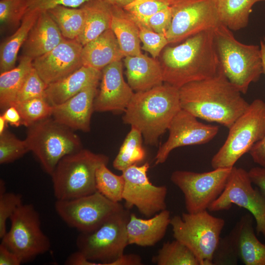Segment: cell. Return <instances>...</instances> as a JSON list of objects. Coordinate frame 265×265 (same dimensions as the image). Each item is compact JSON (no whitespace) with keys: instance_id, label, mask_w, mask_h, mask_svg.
I'll return each instance as SVG.
<instances>
[{"instance_id":"obj_1","label":"cell","mask_w":265,"mask_h":265,"mask_svg":"<svg viewBox=\"0 0 265 265\" xmlns=\"http://www.w3.org/2000/svg\"><path fill=\"white\" fill-rule=\"evenodd\" d=\"M179 90L182 109L228 129L250 104L226 78L221 65L214 76L188 83Z\"/></svg>"},{"instance_id":"obj_2","label":"cell","mask_w":265,"mask_h":265,"mask_svg":"<svg viewBox=\"0 0 265 265\" xmlns=\"http://www.w3.org/2000/svg\"><path fill=\"white\" fill-rule=\"evenodd\" d=\"M160 54L163 82L178 89L214 76L220 67L213 30L200 32L178 45L166 46Z\"/></svg>"},{"instance_id":"obj_3","label":"cell","mask_w":265,"mask_h":265,"mask_svg":"<svg viewBox=\"0 0 265 265\" xmlns=\"http://www.w3.org/2000/svg\"><path fill=\"white\" fill-rule=\"evenodd\" d=\"M181 109L179 89L163 83L135 92L122 118L141 132L146 145H157Z\"/></svg>"},{"instance_id":"obj_4","label":"cell","mask_w":265,"mask_h":265,"mask_svg":"<svg viewBox=\"0 0 265 265\" xmlns=\"http://www.w3.org/2000/svg\"><path fill=\"white\" fill-rule=\"evenodd\" d=\"M231 31L222 23L219 25L213 30L215 45L224 75L245 94L250 84L263 74L261 48L240 42Z\"/></svg>"},{"instance_id":"obj_5","label":"cell","mask_w":265,"mask_h":265,"mask_svg":"<svg viewBox=\"0 0 265 265\" xmlns=\"http://www.w3.org/2000/svg\"><path fill=\"white\" fill-rule=\"evenodd\" d=\"M108 161V156L83 148L64 157L51 175L56 200L75 199L96 191L97 170Z\"/></svg>"},{"instance_id":"obj_6","label":"cell","mask_w":265,"mask_h":265,"mask_svg":"<svg viewBox=\"0 0 265 265\" xmlns=\"http://www.w3.org/2000/svg\"><path fill=\"white\" fill-rule=\"evenodd\" d=\"M25 140L29 151L50 175L61 159L83 148L74 131L51 117L28 127Z\"/></svg>"},{"instance_id":"obj_7","label":"cell","mask_w":265,"mask_h":265,"mask_svg":"<svg viewBox=\"0 0 265 265\" xmlns=\"http://www.w3.org/2000/svg\"><path fill=\"white\" fill-rule=\"evenodd\" d=\"M130 213L122 208L99 227L89 233H80L76 239L78 250L98 265H116L129 245L127 224Z\"/></svg>"},{"instance_id":"obj_8","label":"cell","mask_w":265,"mask_h":265,"mask_svg":"<svg viewBox=\"0 0 265 265\" xmlns=\"http://www.w3.org/2000/svg\"><path fill=\"white\" fill-rule=\"evenodd\" d=\"M265 134V102L254 100L229 129L224 143L211 159L213 169L232 168Z\"/></svg>"},{"instance_id":"obj_9","label":"cell","mask_w":265,"mask_h":265,"mask_svg":"<svg viewBox=\"0 0 265 265\" xmlns=\"http://www.w3.org/2000/svg\"><path fill=\"white\" fill-rule=\"evenodd\" d=\"M173 237L193 253L200 265H213L214 252L225 225L224 219L207 210L183 213L171 218Z\"/></svg>"},{"instance_id":"obj_10","label":"cell","mask_w":265,"mask_h":265,"mask_svg":"<svg viewBox=\"0 0 265 265\" xmlns=\"http://www.w3.org/2000/svg\"><path fill=\"white\" fill-rule=\"evenodd\" d=\"M9 219L11 227L1 238V243L14 252L22 263L50 250V239L42 230L39 214L32 204H22Z\"/></svg>"},{"instance_id":"obj_11","label":"cell","mask_w":265,"mask_h":265,"mask_svg":"<svg viewBox=\"0 0 265 265\" xmlns=\"http://www.w3.org/2000/svg\"><path fill=\"white\" fill-rule=\"evenodd\" d=\"M232 168H218L198 173L176 170L171 174V182L183 192L187 212L207 210L223 191Z\"/></svg>"},{"instance_id":"obj_12","label":"cell","mask_w":265,"mask_h":265,"mask_svg":"<svg viewBox=\"0 0 265 265\" xmlns=\"http://www.w3.org/2000/svg\"><path fill=\"white\" fill-rule=\"evenodd\" d=\"M172 18L165 34L169 44L182 42L221 24L216 0H172Z\"/></svg>"},{"instance_id":"obj_13","label":"cell","mask_w":265,"mask_h":265,"mask_svg":"<svg viewBox=\"0 0 265 265\" xmlns=\"http://www.w3.org/2000/svg\"><path fill=\"white\" fill-rule=\"evenodd\" d=\"M252 184L248 172L234 166L223 191L208 210H228L233 205L247 210L256 222L257 235L265 238V194Z\"/></svg>"},{"instance_id":"obj_14","label":"cell","mask_w":265,"mask_h":265,"mask_svg":"<svg viewBox=\"0 0 265 265\" xmlns=\"http://www.w3.org/2000/svg\"><path fill=\"white\" fill-rule=\"evenodd\" d=\"M98 191L70 200H56L55 211L69 226L80 233H89L99 227L111 215L123 208Z\"/></svg>"},{"instance_id":"obj_15","label":"cell","mask_w":265,"mask_h":265,"mask_svg":"<svg viewBox=\"0 0 265 265\" xmlns=\"http://www.w3.org/2000/svg\"><path fill=\"white\" fill-rule=\"evenodd\" d=\"M149 167V163L145 162L141 166L132 165L122 171L125 207L129 209L136 207L141 214L149 217L166 209L167 193L166 186H156L150 182L147 175Z\"/></svg>"},{"instance_id":"obj_16","label":"cell","mask_w":265,"mask_h":265,"mask_svg":"<svg viewBox=\"0 0 265 265\" xmlns=\"http://www.w3.org/2000/svg\"><path fill=\"white\" fill-rule=\"evenodd\" d=\"M219 129L218 126L203 123L192 114L181 109L170 123L169 136L159 149L155 164L164 163L171 152L177 148L209 142L217 135Z\"/></svg>"},{"instance_id":"obj_17","label":"cell","mask_w":265,"mask_h":265,"mask_svg":"<svg viewBox=\"0 0 265 265\" xmlns=\"http://www.w3.org/2000/svg\"><path fill=\"white\" fill-rule=\"evenodd\" d=\"M83 46L76 39H65L51 51L32 60L33 67L48 85L81 67Z\"/></svg>"},{"instance_id":"obj_18","label":"cell","mask_w":265,"mask_h":265,"mask_svg":"<svg viewBox=\"0 0 265 265\" xmlns=\"http://www.w3.org/2000/svg\"><path fill=\"white\" fill-rule=\"evenodd\" d=\"M134 94L124 79L121 60L112 63L102 70L100 90L94 100V110L124 112Z\"/></svg>"},{"instance_id":"obj_19","label":"cell","mask_w":265,"mask_h":265,"mask_svg":"<svg viewBox=\"0 0 265 265\" xmlns=\"http://www.w3.org/2000/svg\"><path fill=\"white\" fill-rule=\"evenodd\" d=\"M98 84H91L65 102L53 106L52 117L73 131L89 132Z\"/></svg>"},{"instance_id":"obj_20","label":"cell","mask_w":265,"mask_h":265,"mask_svg":"<svg viewBox=\"0 0 265 265\" xmlns=\"http://www.w3.org/2000/svg\"><path fill=\"white\" fill-rule=\"evenodd\" d=\"M65 39L48 12H41L21 48L22 55L34 59L51 51Z\"/></svg>"},{"instance_id":"obj_21","label":"cell","mask_w":265,"mask_h":265,"mask_svg":"<svg viewBox=\"0 0 265 265\" xmlns=\"http://www.w3.org/2000/svg\"><path fill=\"white\" fill-rule=\"evenodd\" d=\"M170 220V212L166 209L148 219L131 213L127 224L129 244L142 247L155 245L164 237Z\"/></svg>"},{"instance_id":"obj_22","label":"cell","mask_w":265,"mask_h":265,"mask_svg":"<svg viewBox=\"0 0 265 265\" xmlns=\"http://www.w3.org/2000/svg\"><path fill=\"white\" fill-rule=\"evenodd\" d=\"M127 82L135 92L144 91L163 83L159 61L141 53L124 57Z\"/></svg>"},{"instance_id":"obj_23","label":"cell","mask_w":265,"mask_h":265,"mask_svg":"<svg viewBox=\"0 0 265 265\" xmlns=\"http://www.w3.org/2000/svg\"><path fill=\"white\" fill-rule=\"evenodd\" d=\"M102 71L82 66L66 77L48 85L46 99L52 106L60 104L87 86L98 83Z\"/></svg>"},{"instance_id":"obj_24","label":"cell","mask_w":265,"mask_h":265,"mask_svg":"<svg viewBox=\"0 0 265 265\" xmlns=\"http://www.w3.org/2000/svg\"><path fill=\"white\" fill-rule=\"evenodd\" d=\"M125 57L111 28L83 46L81 53L82 66L101 71L108 65Z\"/></svg>"},{"instance_id":"obj_25","label":"cell","mask_w":265,"mask_h":265,"mask_svg":"<svg viewBox=\"0 0 265 265\" xmlns=\"http://www.w3.org/2000/svg\"><path fill=\"white\" fill-rule=\"evenodd\" d=\"M80 7L84 11V23L76 40L84 46L110 28L112 11L107 0H90Z\"/></svg>"},{"instance_id":"obj_26","label":"cell","mask_w":265,"mask_h":265,"mask_svg":"<svg viewBox=\"0 0 265 265\" xmlns=\"http://www.w3.org/2000/svg\"><path fill=\"white\" fill-rule=\"evenodd\" d=\"M254 218L250 213L242 215L235 226L239 260L245 265H265V243L255 234Z\"/></svg>"},{"instance_id":"obj_27","label":"cell","mask_w":265,"mask_h":265,"mask_svg":"<svg viewBox=\"0 0 265 265\" xmlns=\"http://www.w3.org/2000/svg\"><path fill=\"white\" fill-rule=\"evenodd\" d=\"M109 2L112 11L110 28L123 54L125 57L140 54L142 53L141 41L136 23L128 13L120 11L119 6Z\"/></svg>"},{"instance_id":"obj_28","label":"cell","mask_w":265,"mask_h":265,"mask_svg":"<svg viewBox=\"0 0 265 265\" xmlns=\"http://www.w3.org/2000/svg\"><path fill=\"white\" fill-rule=\"evenodd\" d=\"M40 13L34 11L26 12L17 29L0 44V73L15 67L19 51Z\"/></svg>"},{"instance_id":"obj_29","label":"cell","mask_w":265,"mask_h":265,"mask_svg":"<svg viewBox=\"0 0 265 265\" xmlns=\"http://www.w3.org/2000/svg\"><path fill=\"white\" fill-rule=\"evenodd\" d=\"M33 59L22 55L17 66L0 75V107L4 111L14 103L26 78L33 68Z\"/></svg>"},{"instance_id":"obj_30","label":"cell","mask_w":265,"mask_h":265,"mask_svg":"<svg viewBox=\"0 0 265 265\" xmlns=\"http://www.w3.org/2000/svg\"><path fill=\"white\" fill-rule=\"evenodd\" d=\"M265 0H216L220 20L233 31L247 26L252 7L257 2Z\"/></svg>"},{"instance_id":"obj_31","label":"cell","mask_w":265,"mask_h":265,"mask_svg":"<svg viewBox=\"0 0 265 265\" xmlns=\"http://www.w3.org/2000/svg\"><path fill=\"white\" fill-rule=\"evenodd\" d=\"M47 12L65 38L75 40L78 38L84 23V13L81 7L59 5Z\"/></svg>"},{"instance_id":"obj_32","label":"cell","mask_w":265,"mask_h":265,"mask_svg":"<svg viewBox=\"0 0 265 265\" xmlns=\"http://www.w3.org/2000/svg\"><path fill=\"white\" fill-rule=\"evenodd\" d=\"M142 135L136 128L131 129L125 138L113 162V167L123 171L128 167L141 162L145 157L142 146Z\"/></svg>"},{"instance_id":"obj_33","label":"cell","mask_w":265,"mask_h":265,"mask_svg":"<svg viewBox=\"0 0 265 265\" xmlns=\"http://www.w3.org/2000/svg\"><path fill=\"white\" fill-rule=\"evenodd\" d=\"M152 261L158 265H200L191 250L176 239L164 242Z\"/></svg>"},{"instance_id":"obj_34","label":"cell","mask_w":265,"mask_h":265,"mask_svg":"<svg viewBox=\"0 0 265 265\" xmlns=\"http://www.w3.org/2000/svg\"><path fill=\"white\" fill-rule=\"evenodd\" d=\"M124 184L123 175L112 173L107 168V164H102L97 169L96 174L97 190L109 200L114 202H119L123 200Z\"/></svg>"},{"instance_id":"obj_35","label":"cell","mask_w":265,"mask_h":265,"mask_svg":"<svg viewBox=\"0 0 265 265\" xmlns=\"http://www.w3.org/2000/svg\"><path fill=\"white\" fill-rule=\"evenodd\" d=\"M12 106L19 112L22 125L27 128L52 116L53 106L45 98H35L16 103Z\"/></svg>"},{"instance_id":"obj_36","label":"cell","mask_w":265,"mask_h":265,"mask_svg":"<svg viewBox=\"0 0 265 265\" xmlns=\"http://www.w3.org/2000/svg\"><path fill=\"white\" fill-rule=\"evenodd\" d=\"M239 260L236 226L225 237L220 238L212 258L213 265H235Z\"/></svg>"},{"instance_id":"obj_37","label":"cell","mask_w":265,"mask_h":265,"mask_svg":"<svg viewBox=\"0 0 265 265\" xmlns=\"http://www.w3.org/2000/svg\"><path fill=\"white\" fill-rule=\"evenodd\" d=\"M25 140L17 138L13 133L6 129L0 134V163L12 162L29 152Z\"/></svg>"},{"instance_id":"obj_38","label":"cell","mask_w":265,"mask_h":265,"mask_svg":"<svg viewBox=\"0 0 265 265\" xmlns=\"http://www.w3.org/2000/svg\"><path fill=\"white\" fill-rule=\"evenodd\" d=\"M5 183L0 181V238L7 232L6 221L16 210L23 204L20 194L6 192Z\"/></svg>"},{"instance_id":"obj_39","label":"cell","mask_w":265,"mask_h":265,"mask_svg":"<svg viewBox=\"0 0 265 265\" xmlns=\"http://www.w3.org/2000/svg\"><path fill=\"white\" fill-rule=\"evenodd\" d=\"M47 86L48 85L33 67L18 93L12 105L35 98L46 99Z\"/></svg>"},{"instance_id":"obj_40","label":"cell","mask_w":265,"mask_h":265,"mask_svg":"<svg viewBox=\"0 0 265 265\" xmlns=\"http://www.w3.org/2000/svg\"><path fill=\"white\" fill-rule=\"evenodd\" d=\"M26 13L25 0H0V22L1 26H19Z\"/></svg>"},{"instance_id":"obj_41","label":"cell","mask_w":265,"mask_h":265,"mask_svg":"<svg viewBox=\"0 0 265 265\" xmlns=\"http://www.w3.org/2000/svg\"><path fill=\"white\" fill-rule=\"evenodd\" d=\"M139 36L142 43L141 49L149 53L153 58L158 57L163 49L169 45L165 34L158 33L144 25L136 22Z\"/></svg>"},{"instance_id":"obj_42","label":"cell","mask_w":265,"mask_h":265,"mask_svg":"<svg viewBox=\"0 0 265 265\" xmlns=\"http://www.w3.org/2000/svg\"><path fill=\"white\" fill-rule=\"evenodd\" d=\"M172 0H147L124 7L135 22L143 24L150 17L170 6Z\"/></svg>"},{"instance_id":"obj_43","label":"cell","mask_w":265,"mask_h":265,"mask_svg":"<svg viewBox=\"0 0 265 265\" xmlns=\"http://www.w3.org/2000/svg\"><path fill=\"white\" fill-rule=\"evenodd\" d=\"M26 12L30 11L41 13L48 11L59 5L70 7H80L90 0H25Z\"/></svg>"},{"instance_id":"obj_44","label":"cell","mask_w":265,"mask_h":265,"mask_svg":"<svg viewBox=\"0 0 265 265\" xmlns=\"http://www.w3.org/2000/svg\"><path fill=\"white\" fill-rule=\"evenodd\" d=\"M172 18V9L170 5L153 15L141 24L157 33L165 35L170 26Z\"/></svg>"},{"instance_id":"obj_45","label":"cell","mask_w":265,"mask_h":265,"mask_svg":"<svg viewBox=\"0 0 265 265\" xmlns=\"http://www.w3.org/2000/svg\"><path fill=\"white\" fill-rule=\"evenodd\" d=\"M248 153L254 162L265 168V134L252 147Z\"/></svg>"},{"instance_id":"obj_46","label":"cell","mask_w":265,"mask_h":265,"mask_svg":"<svg viewBox=\"0 0 265 265\" xmlns=\"http://www.w3.org/2000/svg\"><path fill=\"white\" fill-rule=\"evenodd\" d=\"M248 172L252 184L265 194V168L254 167Z\"/></svg>"},{"instance_id":"obj_47","label":"cell","mask_w":265,"mask_h":265,"mask_svg":"<svg viewBox=\"0 0 265 265\" xmlns=\"http://www.w3.org/2000/svg\"><path fill=\"white\" fill-rule=\"evenodd\" d=\"M21 264L17 256L1 243L0 244V265H19Z\"/></svg>"},{"instance_id":"obj_48","label":"cell","mask_w":265,"mask_h":265,"mask_svg":"<svg viewBox=\"0 0 265 265\" xmlns=\"http://www.w3.org/2000/svg\"><path fill=\"white\" fill-rule=\"evenodd\" d=\"M1 115L7 123L11 126L19 127L22 125V120L20 114L14 106H10L5 109Z\"/></svg>"},{"instance_id":"obj_49","label":"cell","mask_w":265,"mask_h":265,"mask_svg":"<svg viewBox=\"0 0 265 265\" xmlns=\"http://www.w3.org/2000/svg\"><path fill=\"white\" fill-rule=\"evenodd\" d=\"M260 46L263 62V74L265 76V38L260 41Z\"/></svg>"},{"instance_id":"obj_50","label":"cell","mask_w":265,"mask_h":265,"mask_svg":"<svg viewBox=\"0 0 265 265\" xmlns=\"http://www.w3.org/2000/svg\"><path fill=\"white\" fill-rule=\"evenodd\" d=\"M119 6H123V7L129 4L134 0H108Z\"/></svg>"},{"instance_id":"obj_51","label":"cell","mask_w":265,"mask_h":265,"mask_svg":"<svg viewBox=\"0 0 265 265\" xmlns=\"http://www.w3.org/2000/svg\"><path fill=\"white\" fill-rule=\"evenodd\" d=\"M7 122L0 115V134H1L7 128Z\"/></svg>"}]
</instances>
